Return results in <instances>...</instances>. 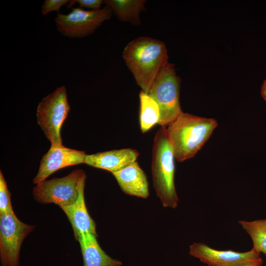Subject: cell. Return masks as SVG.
Returning <instances> with one entry per match:
<instances>
[{"label":"cell","instance_id":"obj_6","mask_svg":"<svg viewBox=\"0 0 266 266\" xmlns=\"http://www.w3.org/2000/svg\"><path fill=\"white\" fill-rule=\"evenodd\" d=\"M86 178L84 171L76 169L63 177L45 180L33 188V198L39 203H54L60 207L71 204L78 199Z\"/></svg>","mask_w":266,"mask_h":266},{"label":"cell","instance_id":"obj_10","mask_svg":"<svg viewBox=\"0 0 266 266\" xmlns=\"http://www.w3.org/2000/svg\"><path fill=\"white\" fill-rule=\"evenodd\" d=\"M87 154L84 151L66 147L63 145L50 147L42 157L33 183L37 184L57 170L70 166L85 164Z\"/></svg>","mask_w":266,"mask_h":266},{"label":"cell","instance_id":"obj_3","mask_svg":"<svg viewBox=\"0 0 266 266\" xmlns=\"http://www.w3.org/2000/svg\"><path fill=\"white\" fill-rule=\"evenodd\" d=\"M152 156V174L156 194L164 207L175 208L178 199L174 183V156L166 127H161L156 133Z\"/></svg>","mask_w":266,"mask_h":266},{"label":"cell","instance_id":"obj_12","mask_svg":"<svg viewBox=\"0 0 266 266\" xmlns=\"http://www.w3.org/2000/svg\"><path fill=\"white\" fill-rule=\"evenodd\" d=\"M112 173L126 194L142 198L148 197L149 184L146 175L136 161Z\"/></svg>","mask_w":266,"mask_h":266},{"label":"cell","instance_id":"obj_17","mask_svg":"<svg viewBox=\"0 0 266 266\" xmlns=\"http://www.w3.org/2000/svg\"><path fill=\"white\" fill-rule=\"evenodd\" d=\"M238 223L250 236L253 244L252 249L266 256V219L239 220Z\"/></svg>","mask_w":266,"mask_h":266},{"label":"cell","instance_id":"obj_18","mask_svg":"<svg viewBox=\"0 0 266 266\" xmlns=\"http://www.w3.org/2000/svg\"><path fill=\"white\" fill-rule=\"evenodd\" d=\"M14 213L10 200V193L2 172L0 171V215Z\"/></svg>","mask_w":266,"mask_h":266},{"label":"cell","instance_id":"obj_11","mask_svg":"<svg viewBox=\"0 0 266 266\" xmlns=\"http://www.w3.org/2000/svg\"><path fill=\"white\" fill-rule=\"evenodd\" d=\"M138 155L137 150L130 148L112 150L87 155L85 164L113 173L136 161Z\"/></svg>","mask_w":266,"mask_h":266},{"label":"cell","instance_id":"obj_8","mask_svg":"<svg viewBox=\"0 0 266 266\" xmlns=\"http://www.w3.org/2000/svg\"><path fill=\"white\" fill-rule=\"evenodd\" d=\"M34 226L20 221L14 213L0 215V258L1 266H19V253L25 238Z\"/></svg>","mask_w":266,"mask_h":266},{"label":"cell","instance_id":"obj_13","mask_svg":"<svg viewBox=\"0 0 266 266\" xmlns=\"http://www.w3.org/2000/svg\"><path fill=\"white\" fill-rule=\"evenodd\" d=\"M85 185L80 189L77 200L70 205L61 207L67 216L73 230L76 240L82 233H90L96 235V225L89 214L84 200Z\"/></svg>","mask_w":266,"mask_h":266},{"label":"cell","instance_id":"obj_19","mask_svg":"<svg viewBox=\"0 0 266 266\" xmlns=\"http://www.w3.org/2000/svg\"><path fill=\"white\" fill-rule=\"evenodd\" d=\"M69 1L68 0H46L41 7L42 14L45 15L54 11L59 13L60 8Z\"/></svg>","mask_w":266,"mask_h":266},{"label":"cell","instance_id":"obj_22","mask_svg":"<svg viewBox=\"0 0 266 266\" xmlns=\"http://www.w3.org/2000/svg\"><path fill=\"white\" fill-rule=\"evenodd\" d=\"M261 266V265H259V266Z\"/></svg>","mask_w":266,"mask_h":266},{"label":"cell","instance_id":"obj_14","mask_svg":"<svg viewBox=\"0 0 266 266\" xmlns=\"http://www.w3.org/2000/svg\"><path fill=\"white\" fill-rule=\"evenodd\" d=\"M97 235L90 233H82L79 241L84 266H120L122 263L107 255L100 246Z\"/></svg>","mask_w":266,"mask_h":266},{"label":"cell","instance_id":"obj_20","mask_svg":"<svg viewBox=\"0 0 266 266\" xmlns=\"http://www.w3.org/2000/svg\"><path fill=\"white\" fill-rule=\"evenodd\" d=\"M101 0H75L69 1L67 8L71 7L75 3H78L81 7H85L92 10L100 9L103 2Z\"/></svg>","mask_w":266,"mask_h":266},{"label":"cell","instance_id":"obj_15","mask_svg":"<svg viewBox=\"0 0 266 266\" xmlns=\"http://www.w3.org/2000/svg\"><path fill=\"white\" fill-rule=\"evenodd\" d=\"M144 0H105L103 1L122 22L134 26L141 24L140 14L145 10Z\"/></svg>","mask_w":266,"mask_h":266},{"label":"cell","instance_id":"obj_5","mask_svg":"<svg viewBox=\"0 0 266 266\" xmlns=\"http://www.w3.org/2000/svg\"><path fill=\"white\" fill-rule=\"evenodd\" d=\"M69 110L65 86L57 88L39 102L36 113L37 122L51 147L63 145L61 128Z\"/></svg>","mask_w":266,"mask_h":266},{"label":"cell","instance_id":"obj_21","mask_svg":"<svg viewBox=\"0 0 266 266\" xmlns=\"http://www.w3.org/2000/svg\"><path fill=\"white\" fill-rule=\"evenodd\" d=\"M261 93L264 99L266 101V79L264 81L262 84Z\"/></svg>","mask_w":266,"mask_h":266},{"label":"cell","instance_id":"obj_2","mask_svg":"<svg viewBox=\"0 0 266 266\" xmlns=\"http://www.w3.org/2000/svg\"><path fill=\"white\" fill-rule=\"evenodd\" d=\"M213 118L181 113L166 127L167 136L178 162L193 157L209 138L217 126Z\"/></svg>","mask_w":266,"mask_h":266},{"label":"cell","instance_id":"obj_9","mask_svg":"<svg viewBox=\"0 0 266 266\" xmlns=\"http://www.w3.org/2000/svg\"><path fill=\"white\" fill-rule=\"evenodd\" d=\"M189 254L208 266H256L263 264L261 254L253 249L245 252L219 250L199 242L190 245Z\"/></svg>","mask_w":266,"mask_h":266},{"label":"cell","instance_id":"obj_1","mask_svg":"<svg viewBox=\"0 0 266 266\" xmlns=\"http://www.w3.org/2000/svg\"><path fill=\"white\" fill-rule=\"evenodd\" d=\"M122 57L141 91L148 94L160 70L168 62L165 44L145 36L128 43Z\"/></svg>","mask_w":266,"mask_h":266},{"label":"cell","instance_id":"obj_16","mask_svg":"<svg viewBox=\"0 0 266 266\" xmlns=\"http://www.w3.org/2000/svg\"><path fill=\"white\" fill-rule=\"evenodd\" d=\"M139 97L140 127L142 133H145L158 124L160 111L157 102L148 94L141 91Z\"/></svg>","mask_w":266,"mask_h":266},{"label":"cell","instance_id":"obj_7","mask_svg":"<svg viewBox=\"0 0 266 266\" xmlns=\"http://www.w3.org/2000/svg\"><path fill=\"white\" fill-rule=\"evenodd\" d=\"M112 9L108 6L99 10L72 8L67 14L58 13L55 18L58 31L69 38H82L93 33L105 21L110 19Z\"/></svg>","mask_w":266,"mask_h":266},{"label":"cell","instance_id":"obj_4","mask_svg":"<svg viewBox=\"0 0 266 266\" xmlns=\"http://www.w3.org/2000/svg\"><path fill=\"white\" fill-rule=\"evenodd\" d=\"M180 82L174 65L167 62L160 70L148 93L159 107L158 124L161 127H166L183 112L179 102Z\"/></svg>","mask_w":266,"mask_h":266}]
</instances>
